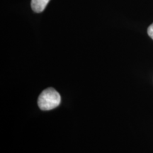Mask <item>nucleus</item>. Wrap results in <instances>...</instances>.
Masks as SVG:
<instances>
[{"label": "nucleus", "mask_w": 153, "mask_h": 153, "mask_svg": "<svg viewBox=\"0 0 153 153\" xmlns=\"http://www.w3.org/2000/svg\"><path fill=\"white\" fill-rule=\"evenodd\" d=\"M61 97L60 94L53 88H48L41 92L38 99V105L43 111L54 109L60 105Z\"/></svg>", "instance_id": "f257e3e1"}, {"label": "nucleus", "mask_w": 153, "mask_h": 153, "mask_svg": "<svg viewBox=\"0 0 153 153\" xmlns=\"http://www.w3.org/2000/svg\"><path fill=\"white\" fill-rule=\"evenodd\" d=\"M50 0H31V8L33 11L41 13L45 9Z\"/></svg>", "instance_id": "f03ea898"}, {"label": "nucleus", "mask_w": 153, "mask_h": 153, "mask_svg": "<svg viewBox=\"0 0 153 153\" xmlns=\"http://www.w3.org/2000/svg\"><path fill=\"white\" fill-rule=\"evenodd\" d=\"M148 33L150 37L153 39V24H151L150 26H149L148 29Z\"/></svg>", "instance_id": "7ed1b4c3"}]
</instances>
